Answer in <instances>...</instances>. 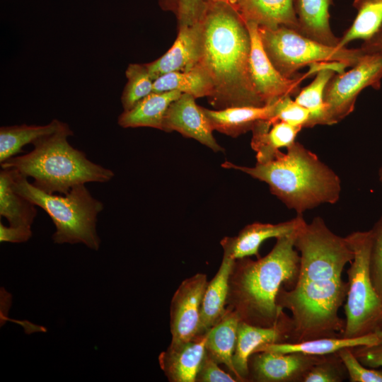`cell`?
Instances as JSON below:
<instances>
[{
  "mask_svg": "<svg viewBox=\"0 0 382 382\" xmlns=\"http://www.w3.org/2000/svg\"><path fill=\"white\" fill-rule=\"evenodd\" d=\"M263 48L277 70L284 77H296L298 69L320 62H342L355 65L364 51L330 47L310 39L286 26H258Z\"/></svg>",
  "mask_w": 382,
  "mask_h": 382,
  "instance_id": "cell-8",
  "label": "cell"
},
{
  "mask_svg": "<svg viewBox=\"0 0 382 382\" xmlns=\"http://www.w3.org/2000/svg\"><path fill=\"white\" fill-rule=\"evenodd\" d=\"M239 321L238 315L226 307L222 317L207 333L205 345L206 352L218 364L225 365L236 378L233 356L236 348Z\"/></svg>",
  "mask_w": 382,
  "mask_h": 382,
  "instance_id": "cell-26",
  "label": "cell"
},
{
  "mask_svg": "<svg viewBox=\"0 0 382 382\" xmlns=\"http://www.w3.org/2000/svg\"><path fill=\"white\" fill-rule=\"evenodd\" d=\"M335 74V71L331 69H320L316 73L313 81L301 90L295 97V101L310 112L308 127L327 125L324 91L328 83Z\"/></svg>",
  "mask_w": 382,
  "mask_h": 382,
  "instance_id": "cell-31",
  "label": "cell"
},
{
  "mask_svg": "<svg viewBox=\"0 0 382 382\" xmlns=\"http://www.w3.org/2000/svg\"><path fill=\"white\" fill-rule=\"evenodd\" d=\"M353 6L357 15L340 38L337 47L340 48L354 40H370L382 25V0H354Z\"/></svg>",
  "mask_w": 382,
  "mask_h": 382,
  "instance_id": "cell-30",
  "label": "cell"
},
{
  "mask_svg": "<svg viewBox=\"0 0 382 382\" xmlns=\"http://www.w3.org/2000/svg\"><path fill=\"white\" fill-rule=\"evenodd\" d=\"M378 343L376 333L354 337H321L298 342H279L262 345L255 352L270 351L279 353H302L311 355L325 356L337 352L346 347L374 345Z\"/></svg>",
  "mask_w": 382,
  "mask_h": 382,
  "instance_id": "cell-25",
  "label": "cell"
},
{
  "mask_svg": "<svg viewBox=\"0 0 382 382\" xmlns=\"http://www.w3.org/2000/svg\"><path fill=\"white\" fill-rule=\"evenodd\" d=\"M275 102L264 106H236L216 110L202 109L213 130L236 137L252 130L259 121L270 122L274 116Z\"/></svg>",
  "mask_w": 382,
  "mask_h": 382,
  "instance_id": "cell-20",
  "label": "cell"
},
{
  "mask_svg": "<svg viewBox=\"0 0 382 382\" xmlns=\"http://www.w3.org/2000/svg\"><path fill=\"white\" fill-rule=\"evenodd\" d=\"M12 184L11 170L1 168L0 171V215L7 219L11 226L31 228L37 216L36 206L16 192Z\"/></svg>",
  "mask_w": 382,
  "mask_h": 382,
  "instance_id": "cell-27",
  "label": "cell"
},
{
  "mask_svg": "<svg viewBox=\"0 0 382 382\" xmlns=\"http://www.w3.org/2000/svg\"><path fill=\"white\" fill-rule=\"evenodd\" d=\"M192 95L182 93L168 107L165 115L163 129L176 131L186 137L192 138L215 152L224 151L213 136L214 131L202 107L197 105Z\"/></svg>",
  "mask_w": 382,
  "mask_h": 382,
  "instance_id": "cell-14",
  "label": "cell"
},
{
  "mask_svg": "<svg viewBox=\"0 0 382 382\" xmlns=\"http://www.w3.org/2000/svg\"><path fill=\"white\" fill-rule=\"evenodd\" d=\"M296 231L277 238L263 257L235 260L228 279L226 308L240 320L270 328L279 325L285 318L276 298L284 284L295 285L298 279L300 256L294 246Z\"/></svg>",
  "mask_w": 382,
  "mask_h": 382,
  "instance_id": "cell-2",
  "label": "cell"
},
{
  "mask_svg": "<svg viewBox=\"0 0 382 382\" xmlns=\"http://www.w3.org/2000/svg\"><path fill=\"white\" fill-rule=\"evenodd\" d=\"M206 8V0H178V27L197 24Z\"/></svg>",
  "mask_w": 382,
  "mask_h": 382,
  "instance_id": "cell-37",
  "label": "cell"
},
{
  "mask_svg": "<svg viewBox=\"0 0 382 382\" xmlns=\"http://www.w3.org/2000/svg\"><path fill=\"white\" fill-rule=\"evenodd\" d=\"M66 123L53 120L45 125H21L1 127L0 128V163L22 152V148L28 144H33L42 137L52 134L62 129Z\"/></svg>",
  "mask_w": 382,
  "mask_h": 382,
  "instance_id": "cell-28",
  "label": "cell"
},
{
  "mask_svg": "<svg viewBox=\"0 0 382 382\" xmlns=\"http://www.w3.org/2000/svg\"><path fill=\"white\" fill-rule=\"evenodd\" d=\"M199 29L197 66L212 81L210 103L218 110L265 105L254 88L250 73V33L234 7L227 0H206Z\"/></svg>",
  "mask_w": 382,
  "mask_h": 382,
  "instance_id": "cell-1",
  "label": "cell"
},
{
  "mask_svg": "<svg viewBox=\"0 0 382 382\" xmlns=\"http://www.w3.org/2000/svg\"><path fill=\"white\" fill-rule=\"evenodd\" d=\"M361 48L367 54H382V25L370 40L364 42Z\"/></svg>",
  "mask_w": 382,
  "mask_h": 382,
  "instance_id": "cell-41",
  "label": "cell"
},
{
  "mask_svg": "<svg viewBox=\"0 0 382 382\" xmlns=\"http://www.w3.org/2000/svg\"><path fill=\"white\" fill-rule=\"evenodd\" d=\"M197 382H235V377L221 369L219 364L206 352L198 370Z\"/></svg>",
  "mask_w": 382,
  "mask_h": 382,
  "instance_id": "cell-38",
  "label": "cell"
},
{
  "mask_svg": "<svg viewBox=\"0 0 382 382\" xmlns=\"http://www.w3.org/2000/svg\"><path fill=\"white\" fill-rule=\"evenodd\" d=\"M331 0H295V11L301 35L319 43L337 47L340 38L331 30L329 6Z\"/></svg>",
  "mask_w": 382,
  "mask_h": 382,
  "instance_id": "cell-23",
  "label": "cell"
},
{
  "mask_svg": "<svg viewBox=\"0 0 382 382\" xmlns=\"http://www.w3.org/2000/svg\"><path fill=\"white\" fill-rule=\"evenodd\" d=\"M288 339V318L277 326L265 328L253 325L240 320L233 364L238 381L248 379L250 357L262 345L284 342Z\"/></svg>",
  "mask_w": 382,
  "mask_h": 382,
  "instance_id": "cell-16",
  "label": "cell"
},
{
  "mask_svg": "<svg viewBox=\"0 0 382 382\" xmlns=\"http://www.w3.org/2000/svg\"><path fill=\"white\" fill-rule=\"evenodd\" d=\"M199 56L198 22L194 25L178 27V37L172 47L163 56L145 66L154 81L167 73L193 69L197 65Z\"/></svg>",
  "mask_w": 382,
  "mask_h": 382,
  "instance_id": "cell-17",
  "label": "cell"
},
{
  "mask_svg": "<svg viewBox=\"0 0 382 382\" xmlns=\"http://www.w3.org/2000/svg\"><path fill=\"white\" fill-rule=\"evenodd\" d=\"M207 334L171 345L158 356L161 369L171 382H195L205 354Z\"/></svg>",
  "mask_w": 382,
  "mask_h": 382,
  "instance_id": "cell-18",
  "label": "cell"
},
{
  "mask_svg": "<svg viewBox=\"0 0 382 382\" xmlns=\"http://www.w3.org/2000/svg\"><path fill=\"white\" fill-rule=\"evenodd\" d=\"M302 214L278 224L255 222L245 226L234 237H224L221 241L224 253L234 260L255 255L259 257V249L267 239L279 238L296 231L305 222Z\"/></svg>",
  "mask_w": 382,
  "mask_h": 382,
  "instance_id": "cell-15",
  "label": "cell"
},
{
  "mask_svg": "<svg viewBox=\"0 0 382 382\" xmlns=\"http://www.w3.org/2000/svg\"><path fill=\"white\" fill-rule=\"evenodd\" d=\"M370 231V276L373 286L382 300V215Z\"/></svg>",
  "mask_w": 382,
  "mask_h": 382,
  "instance_id": "cell-36",
  "label": "cell"
},
{
  "mask_svg": "<svg viewBox=\"0 0 382 382\" xmlns=\"http://www.w3.org/2000/svg\"><path fill=\"white\" fill-rule=\"evenodd\" d=\"M346 237L354 251V258L347 272L346 320L342 337L354 338L382 329V300L370 276L371 231H355Z\"/></svg>",
  "mask_w": 382,
  "mask_h": 382,
  "instance_id": "cell-7",
  "label": "cell"
},
{
  "mask_svg": "<svg viewBox=\"0 0 382 382\" xmlns=\"http://www.w3.org/2000/svg\"><path fill=\"white\" fill-rule=\"evenodd\" d=\"M10 169L13 190L45 210L55 225L54 243H83L90 249H99L96 222L103 204L91 195L85 185H76L63 195L49 194L37 188L17 170Z\"/></svg>",
  "mask_w": 382,
  "mask_h": 382,
  "instance_id": "cell-6",
  "label": "cell"
},
{
  "mask_svg": "<svg viewBox=\"0 0 382 382\" xmlns=\"http://www.w3.org/2000/svg\"><path fill=\"white\" fill-rule=\"evenodd\" d=\"M204 273L183 280L175 291L170 308L171 345L190 341L197 336L202 301L208 284Z\"/></svg>",
  "mask_w": 382,
  "mask_h": 382,
  "instance_id": "cell-12",
  "label": "cell"
},
{
  "mask_svg": "<svg viewBox=\"0 0 382 382\" xmlns=\"http://www.w3.org/2000/svg\"><path fill=\"white\" fill-rule=\"evenodd\" d=\"M251 47L250 54V73L254 88L265 105L278 99L297 95L302 81L308 76L307 73L288 79L282 76L274 66L267 55L260 39L258 25L247 23Z\"/></svg>",
  "mask_w": 382,
  "mask_h": 382,
  "instance_id": "cell-11",
  "label": "cell"
},
{
  "mask_svg": "<svg viewBox=\"0 0 382 382\" xmlns=\"http://www.w3.org/2000/svg\"><path fill=\"white\" fill-rule=\"evenodd\" d=\"M222 167L242 171L266 183L270 192L297 214L321 204H333L340 199L339 176L316 154L297 141L286 148V153L279 151L272 160L257 163L253 167L228 161Z\"/></svg>",
  "mask_w": 382,
  "mask_h": 382,
  "instance_id": "cell-3",
  "label": "cell"
},
{
  "mask_svg": "<svg viewBox=\"0 0 382 382\" xmlns=\"http://www.w3.org/2000/svg\"><path fill=\"white\" fill-rule=\"evenodd\" d=\"M352 350L364 366L370 369L382 367V343L355 347Z\"/></svg>",
  "mask_w": 382,
  "mask_h": 382,
  "instance_id": "cell-39",
  "label": "cell"
},
{
  "mask_svg": "<svg viewBox=\"0 0 382 382\" xmlns=\"http://www.w3.org/2000/svg\"><path fill=\"white\" fill-rule=\"evenodd\" d=\"M278 121L302 128L308 127L310 112L293 100L290 96H286L275 102L274 116L270 122L272 125Z\"/></svg>",
  "mask_w": 382,
  "mask_h": 382,
  "instance_id": "cell-34",
  "label": "cell"
},
{
  "mask_svg": "<svg viewBox=\"0 0 382 382\" xmlns=\"http://www.w3.org/2000/svg\"><path fill=\"white\" fill-rule=\"evenodd\" d=\"M378 176H379V180H380V181H381V183H382V166H381V168L379 169Z\"/></svg>",
  "mask_w": 382,
  "mask_h": 382,
  "instance_id": "cell-44",
  "label": "cell"
},
{
  "mask_svg": "<svg viewBox=\"0 0 382 382\" xmlns=\"http://www.w3.org/2000/svg\"><path fill=\"white\" fill-rule=\"evenodd\" d=\"M302 127L278 121L272 125L269 120H261L253 129L251 146L256 152L257 163L272 160L282 148H288Z\"/></svg>",
  "mask_w": 382,
  "mask_h": 382,
  "instance_id": "cell-24",
  "label": "cell"
},
{
  "mask_svg": "<svg viewBox=\"0 0 382 382\" xmlns=\"http://www.w3.org/2000/svg\"><path fill=\"white\" fill-rule=\"evenodd\" d=\"M31 228L6 226L0 223V241L23 243L32 237Z\"/></svg>",
  "mask_w": 382,
  "mask_h": 382,
  "instance_id": "cell-40",
  "label": "cell"
},
{
  "mask_svg": "<svg viewBox=\"0 0 382 382\" xmlns=\"http://www.w3.org/2000/svg\"><path fill=\"white\" fill-rule=\"evenodd\" d=\"M178 91L195 98L210 97L213 92L212 81L207 74L199 66L185 71L165 74L154 81L153 92Z\"/></svg>",
  "mask_w": 382,
  "mask_h": 382,
  "instance_id": "cell-29",
  "label": "cell"
},
{
  "mask_svg": "<svg viewBox=\"0 0 382 382\" xmlns=\"http://www.w3.org/2000/svg\"><path fill=\"white\" fill-rule=\"evenodd\" d=\"M242 19L258 26L275 28L283 25L299 31L294 0H227Z\"/></svg>",
  "mask_w": 382,
  "mask_h": 382,
  "instance_id": "cell-19",
  "label": "cell"
},
{
  "mask_svg": "<svg viewBox=\"0 0 382 382\" xmlns=\"http://www.w3.org/2000/svg\"><path fill=\"white\" fill-rule=\"evenodd\" d=\"M159 4L162 9L170 11L177 14L178 0H159Z\"/></svg>",
  "mask_w": 382,
  "mask_h": 382,
  "instance_id": "cell-42",
  "label": "cell"
},
{
  "mask_svg": "<svg viewBox=\"0 0 382 382\" xmlns=\"http://www.w3.org/2000/svg\"><path fill=\"white\" fill-rule=\"evenodd\" d=\"M72 134L66 124L57 132L36 141L29 153L1 163V168L14 169L33 178V184L49 194L64 195L76 185L111 180L115 175L112 170L91 161L83 151L68 142L67 138Z\"/></svg>",
  "mask_w": 382,
  "mask_h": 382,
  "instance_id": "cell-4",
  "label": "cell"
},
{
  "mask_svg": "<svg viewBox=\"0 0 382 382\" xmlns=\"http://www.w3.org/2000/svg\"><path fill=\"white\" fill-rule=\"evenodd\" d=\"M347 370L337 353L325 355L304 375L303 382H340Z\"/></svg>",
  "mask_w": 382,
  "mask_h": 382,
  "instance_id": "cell-33",
  "label": "cell"
},
{
  "mask_svg": "<svg viewBox=\"0 0 382 382\" xmlns=\"http://www.w3.org/2000/svg\"><path fill=\"white\" fill-rule=\"evenodd\" d=\"M382 79V54L365 53L347 71L335 74L324 91L327 125L336 124L354 109L360 92L367 87L378 90Z\"/></svg>",
  "mask_w": 382,
  "mask_h": 382,
  "instance_id": "cell-10",
  "label": "cell"
},
{
  "mask_svg": "<svg viewBox=\"0 0 382 382\" xmlns=\"http://www.w3.org/2000/svg\"><path fill=\"white\" fill-rule=\"evenodd\" d=\"M127 82L121 96L124 110L132 108L153 92L154 80L145 64H131L125 71Z\"/></svg>",
  "mask_w": 382,
  "mask_h": 382,
  "instance_id": "cell-32",
  "label": "cell"
},
{
  "mask_svg": "<svg viewBox=\"0 0 382 382\" xmlns=\"http://www.w3.org/2000/svg\"><path fill=\"white\" fill-rule=\"evenodd\" d=\"M348 284L340 279L296 283L286 290L283 286L276 298L277 305L287 308L288 339L298 342L342 335L345 323L338 316L347 297Z\"/></svg>",
  "mask_w": 382,
  "mask_h": 382,
  "instance_id": "cell-5",
  "label": "cell"
},
{
  "mask_svg": "<svg viewBox=\"0 0 382 382\" xmlns=\"http://www.w3.org/2000/svg\"><path fill=\"white\" fill-rule=\"evenodd\" d=\"M325 356L298 352H255L249 358L248 376L260 382L302 381L307 371Z\"/></svg>",
  "mask_w": 382,
  "mask_h": 382,
  "instance_id": "cell-13",
  "label": "cell"
},
{
  "mask_svg": "<svg viewBox=\"0 0 382 382\" xmlns=\"http://www.w3.org/2000/svg\"><path fill=\"white\" fill-rule=\"evenodd\" d=\"M235 260L224 253L220 267L205 289L197 335H205L224 315L228 291V279Z\"/></svg>",
  "mask_w": 382,
  "mask_h": 382,
  "instance_id": "cell-21",
  "label": "cell"
},
{
  "mask_svg": "<svg viewBox=\"0 0 382 382\" xmlns=\"http://www.w3.org/2000/svg\"><path fill=\"white\" fill-rule=\"evenodd\" d=\"M375 333L378 339V343H382V329L376 332Z\"/></svg>",
  "mask_w": 382,
  "mask_h": 382,
  "instance_id": "cell-43",
  "label": "cell"
},
{
  "mask_svg": "<svg viewBox=\"0 0 382 382\" xmlns=\"http://www.w3.org/2000/svg\"><path fill=\"white\" fill-rule=\"evenodd\" d=\"M294 246L300 253L296 283L340 279L345 266L354 258L347 237L331 231L320 217L303 223L296 233Z\"/></svg>",
  "mask_w": 382,
  "mask_h": 382,
  "instance_id": "cell-9",
  "label": "cell"
},
{
  "mask_svg": "<svg viewBox=\"0 0 382 382\" xmlns=\"http://www.w3.org/2000/svg\"><path fill=\"white\" fill-rule=\"evenodd\" d=\"M352 347H346L337 353L342 361L352 382H382V370L364 366L355 357Z\"/></svg>",
  "mask_w": 382,
  "mask_h": 382,
  "instance_id": "cell-35",
  "label": "cell"
},
{
  "mask_svg": "<svg viewBox=\"0 0 382 382\" xmlns=\"http://www.w3.org/2000/svg\"><path fill=\"white\" fill-rule=\"evenodd\" d=\"M181 94L178 91L151 92L132 108L124 110L117 122L123 128L146 127L162 130L169 105Z\"/></svg>",
  "mask_w": 382,
  "mask_h": 382,
  "instance_id": "cell-22",
  "label": "cell"
}]
</instances>
